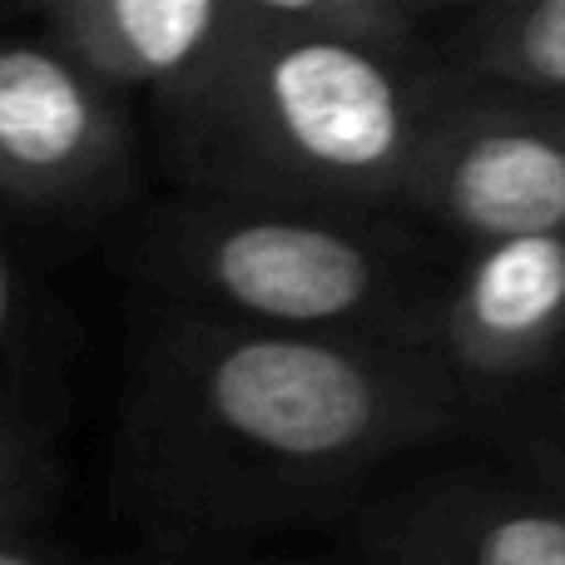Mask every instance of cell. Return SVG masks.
Masks as SVG:
<instances>
[{"label": "cell", "mask_w": 565, "mask_h": 565, "mask_svg": "<svg viewBox=\"0 0 565 565\" xmlns=\"http://www.w3.org/2000/svg\"><path fill=\"white\" fill-rule=\"evenodd\" d=\"M477 437L422 352L139 312L119 491L174 541L264 536L352 511L412 451Z\"/></svg>", "instance_id": "6da1fadb"}, {"label": "cell", "mask_w": 565, "mask_h": 565, "mask_svg": "<svg viewBox=\"0 0 565 565\" xmlns=\"http://www.w3.org/2000/svg\"><path fill=\"white\" fill-rule=\"evenodd\" d=\"M457 79L254 20L234 55L154 115L159 164L189 199L402 214L417 159Z\"/></svg>", "instance_id": "7a4b0ae2"}, {"label": "cell", "mask_w": 565, "mask_h": 565, "mask_svg": "<svg viewBox=\"0 0 565 565\" xmlns=\"http://www.w3.org/2000/svg\"><path fill=\"white\" fill-rule=\"evenodd\" d=\"M457 248L402 214H312L174 194L139 234L145 308L312 342L422 352Z\"/></svg>", "instance_id": "3957f363"}, {"label": "cell", "mask_w": 565, "mask_h": 565, "mask_svg": "<svg viewBox=\"0 0 565 565\" xmlns=\"http://www.w3.org/2000/svg\"><path fill=\"white\" fill-rule=\"evenodd\" d=\"M422 358L491 431L565 377V234L457 248Z\"/></svg>", "instance_id": "277c9868"}, {"label": "cell", "mask_w": 565, "mask_h": 565, "mask_svg": "<svg viewBox=\"0 0 565 565\" xmlns=\"http://www.w3.org/2000/svg\"><path fill=\"white\" fill-rule=\"evenodd\" d=\"M402 218L447 248L565 234V109L451 89Z\"/></svg>", "instance_id": "5b68a950"}, {"label": "cell", "mask_w": 565, "mask_h": 565, "mask_svg": "<svg viewBox=\"0 0 565 565\" xmlns=\"http://www.w3.org/2000/svg\"><path fill=\"white\" fill-rule=\"evenodd\" d=\"M135 184L129 99L40 30H0V199L40 218H95Z\"/></svg>", "instance_id": "8992f818"}, {"label": "cell", "mask_w": 565, "mask_h": 565, "mask_svg": "<svg viewBox=\"0 0 565 565\" xmlns=\"http://www.w3.org/2000/svg\"><path fill=\"white\" fill-rule=\"evenodd\" d=\"M372 565H565V497L526 471H441L358 507Z\"/></svg>", "instance_id": "52a82bcc"}, {"label": "cell", "mask_w": 565, "mask_h": 565, "mask_svg": "<svg viewBox=\"0 0 565 565\" xmlns=\"http://www.w3.org/2000/svg\"><path fill=\"white\" fill-rule=\"evenodd\" d=\"M30 15L85 75L149 109L204 85L244 40V0H45Z\"/></svg>", "instance_id": "ba28073f"}, {"label": "cell", "mask_w": 565, "mask_h": 565, "mask_svg": "<svg viewBox=\"0 0 565 565\" xmlns=\"http://www.w3.org/2000/svg\"><path fill=\"white\" fill-rule=\"evenodd\" d=\"M441 70L461 89L565 109V0H461Z\"/></svg>", "instance_id": "9c48e42d"}, {"label": "cell", "mask_w": 565, "mask_h": 565, "mask_svg": "<svg viewBox=\"0 0 565 565\" xmlns=\"http://www.w3.org/2000/svg\"><path fill=\"white\" fill-rule=\"evenodd\" d=\"M258 25L397 65H437L461 0H248Z\"/></svg>", "instance_id": "30bf717a"}, {"label": "cell", "mask_w": 565, "mask_h": 565, "mask_svg": "<svg viewBox=\"0 0 565 565\" xmlns=\"http://www.w3.org/2000/svg\"><path fill=\"white\" fill-rule=\"evenodd\" d=\"M491 437H501L516 451V471L546 481L551 491L565 497V377L541 397H531L521 412H511L507 422H497Z\"/></svg>", "instance_id": "8fae6325"}, {"label": "cell", "mask_w": 565, "mask_h": 565, "mask_svg": "<svg viewBox=\"0 0 565 565\" xmlns=\"http://www.w3.org/2000/svg\"><path fill=\"white\" fill-rule=\"evenodd\" d=\"M50 491V457L40 437L0 402V536H20V521Z\"/></svg>", "instance_id": "7c38bea8"}, {"label": "cell", "mask_w": 565, "mask_h": 565, "mask_svg": "<svg viewBox=\"0 0 565 565\" xmlns=\"http://www.w3.org/2000/svg\"><path fill=\"white\" fill-rule=\"evenodd\" d=\"M0 565H65L55 551L35 546L30 536H0Z\"/></svg>", "instance_id": "4fadbf2b"}, {"label": "cell", "mask_w": 565, "mask_h": 565, "mask_svg": "<svg viewBox=\"0 0 565 565\" xmlns=\"http://www.w3.org/2000/svg\"><path fill=\"white\" fill-rule=\"evenodd\" d=\"M10 332H15V268H10L6 248H0V352H6Z\"/></svg>", "instance_id": "5bb4252c"}]
</instances>
